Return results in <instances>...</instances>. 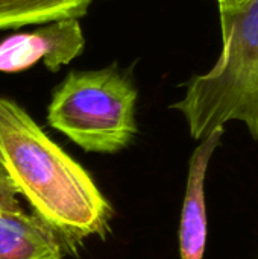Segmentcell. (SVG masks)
<instances>
[{"label":"cell","mask_w":258,"mask_h":259,"mask_svg":"<svg viewBox=\"0 0 258 259\" xmlns=\"http://www.w3.org/2000/svg\"><path fill=\"white\" fill-rule=\"evenodd\" d=\"M93 0H0V30L87 14Z\"/></svg>","instance_id":"cell-7"},{"label":"cell","mask_w":258,"mask_h":259,"mask_svg":"<svg viewBox=\"0 0 258 259\" xmlns=\"http://www.w3.org/2000/svg\"><path fill=\"white\" fill-rule=\"evenodd\" d=\"M17 190L0 167V259H61L59 238L17 200Z\"/></svg>","instance_id":"cell-5"},{"label":"cell","mask_w":258,"mask_h":259,"mask_svg":"<svg viewBox=\"0 0 258 259\" xmlns=\"http://www.w3.org/2000/svg\"><path fill=\"white\" fill-rule=\"evenodd\" d=\"M225 129H217L195 149L189 161V175L184 194V203L179 220V258L204 259L207 246V206H205V179L207 170L220 144Z\"/></svg>","instance_id":"cell-6"},{"label":"cell","mask_w":258,"mask_h":259,"mask_svg":"<svg viewBox=\"0 0 258 259\" xmlns=\"http://www.w3.org/2000/svg\"><path fill=\"white\" fill-rule=\"evenodd\" d=\"M217 2H219V11H230L246 5L251 0H217Z\"/></svg>","instance_id":"cell-8"},{"label":"cell","mask_w":258,"mask_h":259,"mask_svg":"<svg viewBox=\"0 0 258 259\" xmlns=\"http://www.w3.org/2000/svg\"><path fill=\"white\" fill-rule=\"evenodd\" d=\"M222 53L216 65L187 83L173 103L195 140H204L230 121H240L258 143V0L220 11Z\"/></svg>","instance_id":"cell-2"},{"label":"cell","mask_w":258,"mask_h":259,"mask_svg":"<svg viewBox=\"0 0 258 259\" xmlns=\"http://www.w3.org/2000/svg\"><path fill=\"white\" fill-rule=\"evenodd\" d=\"M137 88L117 65L70 71L47 108L49 124L85 152L117 153L135 134Z\"/></svg>","instance_id":"cell-3"},{"label":"cell","mask_w":258,"mask_h":259,"mask_svg":"<svg viewBox=\"0 0 258 259\" xmlns=\"http://www.w3.org/2000/svg\"><path fill=\"white\" fill-rule=\"evenodd\" d=\"M85 47V36L78 18H62L24 33L0 41V71L20 73L36 62L58 71L78 58Z\"/></svg>","instance_id":"cell-4"},{"label":"cell","mask_w":258,"mask_h":259,"mask_svg":"<svg viewBox=\"0 0 258 259\" xmlns=\"http://www.w3.org/2000/svg\"><path fill=\"white\" fill-rule=\"evenodd\" d=\"M0 167L65 252L105 238L113 208L90 175L15 102L0 97Z\"/></svg>","instance_id":"cell-1"}]
</instances>
